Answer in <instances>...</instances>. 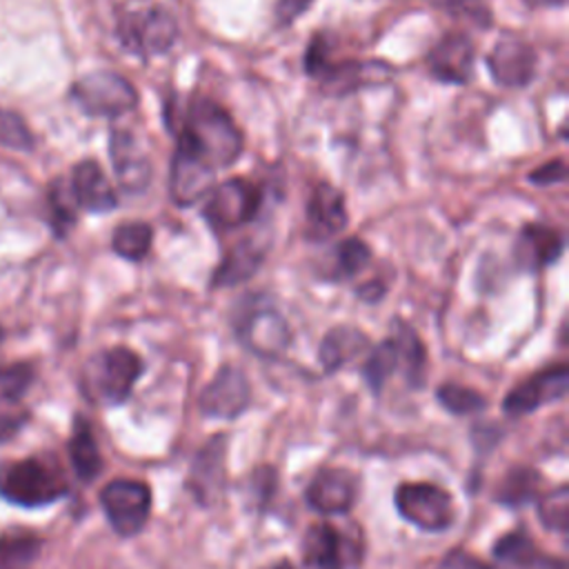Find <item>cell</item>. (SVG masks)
Masks as SVG:
<instances>
[{
  "mask_svg": "<svg viewBox=\"0 0 569 569\" xmlns=\"http://www.w3.org/2000/svg\"><path fill=\"white\" fill-rule=\"evenodd\" d=\"M0 147L16 149V151L33 149V136L27 122L16 111L2 109V107H0Z\"/></svg>",
  "mask_w": 569,
  "mask_h": 569,
  "instance_id": "35",
  "label": "cell"
},
{
  "mask_svg": "<svg viewBox=\"0 0 569 569\" xmlns=\"http://www.w3.org/2000/svg\"><path fill=\"white\" fill-rule=\"evenodd\" d=\"M527 180L531 184H538V187H549V184H560L567 180V164L562 158H553L545 164H540L538 169H533Z\"/></svg>",
  "mask_w": 569,
  "mask_h": 569,
  "instance_id": "38",
  "label": "cell"
},
{
  "mask_svg": "<svg viewBox=\"0 0 569 569\" xmlns=\"http://www.w3.org/2000/svg\"><path fill=\"white\" fill-rule=\"evenodd\" d=\"M116 33L127 53L149 60L173 47L178 22L164 7L149 0H133L120 9Z\"/></svg>",
  "mask_w": 569,
  "mask_h": 569,
  "instance_id": "2",
  "label": "cell"
},
{
  "mask_svg": "<svg viewBox=\"0 0 569 569\" xmlns=\"http://www.w3.org/2000/svg\"><path fill=\"white\" fill-rule=\"evenodd\" d=\"M2 338H4V331H2V327H0V342H2Z\"/></svg>",
  "mask_w": 569,
  "mask_h": 569,
  "instance_id": "44",
  "label": "cell"
},
{
  "mask_svg": "<svg viewBox=\"0 0 569 569\" xmlns=\"http://www.w3.org/2000/svg\"><path fill=\"white\" fill-rule=\"evenodd\" d=\"M385 291H387V287L385 284H380V282H367V284H362V287H358V296L362 298V300H367V302H376V300H380L382 296H385Z\"/></svg>",
  "mask_w": 569,
  "mask_h": 569,
  "instance_id": "41",
  "label": "cell"
},
{
  "mask_svg": "<svg viewBox=\"0 0 569 569\" xmlns=\"http://www.w3.org/2000/svg\"><path fill=\"white\" fill-rule=\"evenodd\" d=\"M493 558L502 569H529L540 553L525 531H509L493 545Z\"/></svg>",
  "mask_w": 569,
  "mask_h": 569,
  "instance_id": "26",
  "label": "cell"
},
{
  "mask_svg": "<svg viewBox=\"0 0 569 569\" xmlns=\"http://www.w3.org/2000/svg\"><path fill=\"white\" fill-rule=\"evenodd\" d=\"M476 47L473 40L462 31L442 36L427 53V67L433 78L447 84H465L473 73Z\"/></svg>",
  "mask_w": 569,
  "mask_h": 569,
  "instance_id": "15",
  "label": "cell"
},
{
  "mask_svg": "<svg viewBox=\"0 0 569 569\" xmlns=\"http://www.w3.org/2000/svg\"><path fill=\"white\" fill-rule=\"evenodd\" d=\"M262 191L247 178H229L207 193L202 218L213 231H231L251 222L260 209Z\"/></svg>",
  "mask_w": 569,
  "mask_h": 569,
  "instance_id": "5",
  "label": "cell"
},
{
  "mask_svg": "<svg viewBox=\"0 0 569 569\" xmlns=\"http://www.w3.org/2000/svg\"><path fill=\"white\" fill-rule=\"evenodd\" d=\"M216 182V169L198 153L176 142L169 171V196L176 207H191L202 200Z\"/></svg>",
  "mask_w": 569,
  "mask_h": 569,
  "instance_id": "12",
  "label": "cell"
},
{
  "mask_svg": "<svg viewBox=\"0 0 569 569\" xmlns=\"http://www.w3.org/2000/svg\"><path fill=\"white\" fill-rule=\"evenodd\" d=\"M69 187L78 209L91 213H107L118 207V196L96 160H80L71 171Z\"/></svg>",
  "mask_w": 569,
  "mask_h": 569,
  "instance_id": "21",
  "label": "cell"
},
{
  "mask_svg": "<svg viewBox=\"0 0 569 569\" xmlns=\"http://www.w3.org/2000/svg\"><path fill=\"white\" fill-rule=\"evenodd\" d=\"M396 509L402 520L413 527L436 533L445 531L453 522L451 493L431 482H402L393 496Z\"/></svg>",
  "mask_w": 569,
  "mask_h": 569,
  "instance_id": "7",
  "label": "cell"
},
{
  "mask_svg": "<svg viewBox=\"0 0 569 569\" xmlns=\"http://www.w3.org/2000/svg\"><path fill=\"white\" fill-rule=\"evenodd\" d=\"M358 493L356 476L342 467H325L320 469L305 489L307 505L322 516H340L347 513Z\"/></svg>",
  "mask_w": 569,
  "mask_h": 569,
  "instance_id": "13",
  "label": "cell"
},
{
  "mask_svg": "<svg viewBox=\"0 0 569 569\" xmlns=\"http://www.w3.org/2000/svg\"><path fill=\"white\" fill-rule=\"evenodd\" d=\"M567 387H569V367L565 362L551 365L529 376L520 385H516L505 396L502 407L509 416H525L540 409L542 405L565 398Z\"/></svg>",
  "mask_w": 569,
  "mask_h": 569,
  "instance_id": "11",
  "label": "cell"
},
{
  "mask_svg": "<svg viewBox=\"0 0 569 569\" xmlns=\"http://www.w3.org/2000/svg\"><path fill=\"white\" fill-rule=\"evenodd\" d=\"M153 242V229L151 224L142 222V220H133V222H124L120 227H116L113 236H111V249L131 262L142 260Z\"/></svg>",
  "mask_w": 569,
  "mask_h": 569,
  "instance_id": "27",
  "label": "cell"
},
{
  "mask_svg": "<svg viewBox=\"0 0 569 569\" xmlns=\"http://www.w3.org/2000/svg\"><path fill=\"white\" fill-rule=\"evenodd\" d=\"M347 227V207L340 189L329 182L313 187L305 211V238L309 242H325L336 238Z\"/></svg>",
  "mask_w": 569,
  "mask_h": 569,
  "instance_id": "16",
  "label": "cell"
},
{
  "mask_svg": "<svg viewBox=\"0 0 569 569\" xmlns=\"http://www.w3.org/2000/svg\"><path fill=\"white\" fill-rule=\"evenodd\" d=\"M538 513H540V522L547 529H551L556 533H565L567 531V516H569V489H567V485H558L556 489L545 493L538 500Z\"/></svg>",
  "mask_w": 569,
  "mask_h": 569,
  "instance_id": "34",
  "label": "cell"
},
{
  "mask_svg": "<svg viewBox=\"0 0 569 569\" xmlns=\"http://www.w3.org/2000/svg\"><path fill=\"white\" fill-rule=\"evenodd\" d=\"M69 458L76 476L82 482L96 480V476L102 471V456H100L98 442L93 438L89 422L82 418H76V427L69 438Z\"/></svg>",
  "mask_w": 569,
  "mask_h": 569,
  "instance_id": "25",
  "label": "cell"
},
{
  "mask_svg": "<svg viewBox=\"0 0 569 569\" xmlns=\"http://www.w3.org/2000/svg\"><path fill=\"white\" fill-rule=\"evenodd\" d=\"M440 569H489L487 565H482L478 558H473L471 553L462 551V549H453L440 565Z\"/></svg>",
  "mask_w": 569,
  "mask_h": 569,
  "instance_id": "40",
  "label": "cell"
},
{
  "mask_svg": "<svg viewBox=\"0 0 569 569\" xmlns=\"http://www.w3.org/2000/svg\"><path fill=\"white\" fill-rule=\"evenodd\" d=\"M369 347V338L362 329L351 325H338L325 333L318 347V360L325 373H333L349 365Z\"/></svg>",
  "mask_w": 569,
  "mask_h": 569,
  "instance_id": "22",
  "label": "cell"
},
{
  "mask_svg": "<svg viewBox=\"0 0 569 569\" xmlns=\"http://www.w3.org/2000/svg\"><path fill=\"white\" fill-rule=\"evenodd\" d=\"M249 400H251V389L242 369L233 365H224L200 391L198 409L207 418L233 420L247 411Z\"/></svg>",
  "mask_w": 569,
  "mask_h": 569,
  "instance_id": "10",
  "label": "cell"
},
{
  "mask_svg": "<svg viewBox=\"0 0 569 569\" xmlns=\"http://www.w3.org/2000/svg\"><path fill=\"white\" fill-rule=\"evenodd\" d=\"M302 558L311 569H347L356 565L349 540L329 522H316L302 536Z\"/></svg>",
  "mask_w": 569,
  "mask_h": 569,
  "instance_id": "17",
  "label": "cell"
},
{
  "mask_svg": "<svg viewBox=\"0 0 569 569\" xmlns=\"http://www.w3.org/2000/svg\"><path fill=\"white\" fill-rule=\"evenodd\" d=\"M71 98L91 118H118L138 107L136 87L109 69L89 71L71 87Z\"/></svg>",
  "mask_w": 569,
  "mask_h": 569,
  "instance_id": "4",
  "label": "cell"
},
{
  "mask_svg": "<svg viewBox=\"0 0 569 569\" xmlns=\"http://www.w3.org/2000/svg\"><path fill=\"white\" fill-rule=\"evenodd\" d=\"M264 569H296V567L289 560H278V562H273V565H269Z\"/></svg>",
  "mask_w": 569,
  "mask_h": 569,
  "instance_id": "42",
  "label": "cell"
},
{
  "mask_svg": "<svg viewBox=\"0 0 569 569\" xmlns=\"http://www.w3.org/2000/svg\"><path fill=\"white\" fill-rule=\"evenodd\" d=\"M262 260H264V249L260 244H256L249 238L240 240L229 249V253L211 273V287L224 289V287H236L249 280L260 269Z\"/></svg>",
  "mask_w": 569,
  "mask_h": 569,
  "instance_id": "23",
  "label": "cell"
},
{
  "mask_svg": "<svg viewBox=\"0 0 569 569\" xmlns=\"http://www.w3.org/2000/svg\"><path fill=\"white\" fill-rule=\"evenodd\" d=\"M331 49H333V42H331V36L320 31L316 33L311 40H309V47L305 51V58H302V67H305V73L320 80L322 73L329 69V64L333 62V56H331Z\"/></svg>",
  "mask_w": 569,
  "mask_h": 569,
  "instance_id": "36",
  "label": "cell"
},
{
  "mask_svg": "<svg viewBox=\"0 0 569 569\" xmlns=\"http://www.w3.org/2000/svg\"><path fill=\"white\" fill-rule=\"evenodd\" d=\"M142 360L129 347H111L93 362V382L98 396L107 405H122L129 400L138 378L142 376Z\"/></svg>",
  "mask_w": 569,
  "mask_h": 569,
  "instance_id": "9",
  "label": "cell"
},
{
  "mask_svg": "<svg viewBox=\"0 0 569 569\" xmlns=\"http://www.w3.org/2000/svg\"><path fill=\"white\" fill-rule=\"evenodd\" d=\"M487 69L496 84L527 87L536 73V51L520 40H502L487 56Z\"/></svg>",
  "mask_w": 569,
  "mask_h": 569,
  "instance_id": "19",
  "label": "cell"
},
{
  "mask_svg": "<svg viewBox=\"0 0 569 569\" xmlns=\"http://www.w3.org/2000/svg\"><path fill=\"white\" fill-rule=\"evenodd\" d=\"M224 456L227 436H216L204 442V447L193 456L191 469L187 473V489L193 500L202 507L213 505L224 489Z\"/></svg>",
  "mask_w": 569,
  "mask_h": 569,
  "instance_id": "14",
  "label": "cell"
},
{
  "mask_svg": "<svg viewBox=\"0 0 569 569\" xmlns=\"http://www.w3.org/2000/svg\"><path fill=\"white\" fill-rule=\"evenodd\" d=\"M31 382V367L29 365H13V367H0V391L16 400L20 398Z\"/></svg>",
  "mask_w": 569,
  "mask_h": 569,
  "instance_id": "37",
  "label": "cell"
},
{
  "mask_svg": "<svg viewBox=\"0 0 569 569\" xmlns=\"http://www.w3.org/2000/svg\"><path fill=\"white\" fill-rule=\"evenodd\" d=\"M313 0H278L276 2V22L280 27H289L293 20H298L309 7H311Z\"/></svg>",
  "mask_w": 569,
  "mask_h": 569,
  "instance_id": "39",
  "label": "cell"
},
{
  "mask_svg": "<svg viewBox=\"0 0 569 569\" xmlns=\"http://www.w3.org/2000/svg\"><path fill=\"white\" fill-rule=\"evenodd\" d=\"M398 369V351L391 338L380 340L367 356L365 365H362V378L369 385L371 393H380L387 385V380L393 376V371Z\"/></svg>",
  "mask_w": 569,
  "mask_h": 569,
  "instance_id": "28",
  "label": "cell"
},
{
  "mask_svg": "<svg viewBox=\"0 0 569 569\" xmlns=\"http://www.w3.org/2000/svg\"><path fill=\"white\" fill-rule=\"evenodd\" d=\"M49 211H51V227L58 236H64L76 224L78 204L69 182H64L62 178L53 180L49 187Z\"/></svg>",
  "mask_w": 569,
  "mask_h": 569,
  "instance_id": "32",
  "label": "cell"
},
{
  "mask_svg": "<svg viewBox=\"0 0 569 569\" xmlns=\"http://www.w3.org/2000/svg\"><path fill=\"white\" fill-rule=\"evenodd\" d=\"M109 156L118 184L127 193H142L151 182V162L129 131H113L109 138Z\"/></svg>",
  "mask_w": 569,
  "mask_h": 569,
  "instance_id": "18",
  "label": "cell"
},
{
  "mask_svg": "<svg viewBox=\"0 0 569 569\" xmlns=\"http://www.w3.org/2000/svg\"><path fill=\"white\" fill-rule=\"evenodd\" d=\"M236 338L260 358H278L291 345V329L284 316L267 305H249L233 320Z\"/></svg>",
  "mask_w": 569,
  "mask_h": 569,
  "instance_id": "8",
  "label": "cell"
},
{
  "mask_svg": "<svg viewBox=\"0 0 569 569\" xmlns=\"http://www.w3.org/2000/svg\"><path fill=\"white\" fill-rule=\"evenodd\" d=\"M391 340L398 351V369L402 371L407 385L413 389H420L425 385V371H427V351L420 336L411 325L396 318Z\"/></svg>",
  "mask_w": 569,
  "mask_h": 569,
  "instance_id": "24",
  "label": "cell"
},
{
  "mask_svg": "<svg viewBox=\"0 0 569 569\" xmlns=\"http://www.w3.org/2000/svg\"><path fill=\"white\" fill-rule=\"evenodd\" d=\"M42 540L31 533L0 536V569H29L38 558Z\"/></svg>",
  "mask_w": 569,
  "mask_h": 569,
  "instance_id": "31",
  "label": "cell"
},
{
  "mask_svg": "<svg viewBox=\"0 0 569 569\" xmlns=\"http://www.w3.org/2000/svg\"><path fill=\"white\" fill-rule=\"evenodd\" d=\"M176 142L198 153L216 171L231 167L244 147L242 131L224 107L211 98H193L178 116Z\"/></svg>",
  "mask_w": 569,
  "mask_h": 569,
  "instance_id": "1",
  "label": "cell"
},
{
  "mask_svg": "<svg viewBox=\"0 0 569 569\" xmlns=\"http://www.w3.org/2000/svg\"><path fill=\"white\" fill-rule=\"evenodd\" d=\"M371 264V249L362 238H345L333 251V276L349 280Z\"/></svg>",
  "mask_w": 569,
  "mask_h": 569,
  "instance_id": "30",
  "label": "cell"
},
{
  "mask_svg": "<svg viewBox=\"0 0 569 569\" xmlns=\"http://www.w3.org/2000/svg\"><path fill=\"white\" fill-rule=\"evenodd\" d=\"M67 493L64 478L49 465L27 458L0 469V496L20 507H42Z\"/></svg>",
  "mask_w": 569,
  "mask_h": 569,
  "instance_id": "3",
  "label": "cell"
},
{
  "mask_svg": "<svg viewBox=\"0 0 569 569\" xmlns=\"http://www.w3.org/2000/svg\"><path fill=\"white\" fill-rule=\"evenodd\" d=\"M438 402L453 416H467V413H478L487 407V398L478 393L471 387H462L456 382H445L436 391Z\"/></svg>",
  "mask_w": 569,
  "mask_h": 569,
  "instance_id": "33",
  "label": "cell"
},
{
  "mask_svg": "<svg viewBox=\"0 0 569 569\" xmlns=\"http://www.w3.org/2000/svg\"><path fill=\"white\" fill-rule=\"evenodd\" d=\"M100 505L111 529L131 538L142 531L151 513V489L142 480L133 478H116L100 491Z\"/></svg>",
  "mask_w": 569,
  "mask_h": 569,
  "instance_id": "6",
  "label": "cell"
},
{
  "mask_svg": "<svg viewBox=\"0 0 569 569\" xmlns=\"http://www.w3.org/2000/svg\"><path fill=\"white\" fill-rule=\"evenodd\" d=\"M540 485V473L531 467H513L505 473L500 480V487L496 491V500L509 507H520L536 498Z\"/></svg>",
  "mask_w": 569,
  "mask_h": 569,
  "instance_id": "29",
  "label": "cell"
},
{
  "mask_svg": "<svg viewBox=\"0 0 569 569\" xmlns=\"http://www.w3.org/2000/svg\"><path fill=\"white\" fill-rule=\"evenodd\" d=\"M538 4H547V7H565L567 0H536Z\"/></svg>",
  "mask_w": 569,
  "mask_h": 569,
  "instance_id": "43",
  "label": "cell"
},
{
  "mask_svg": "<svg viewBox=\"0 0 569 569\" xmlns=\"http://www.w3.org/2000/svg\"><path fill=\"white\" fill-rule=\"evenodd\" d=\"M565 249V238L558 229L540 222H529L520 229L513 253L516 262L525 271H538L553 264Z\"/></svg>",
  "mask_w": 569,
  "mask_h": 569,
  "instance_id": "20",
  "label": "cell"
}]
</instances>
